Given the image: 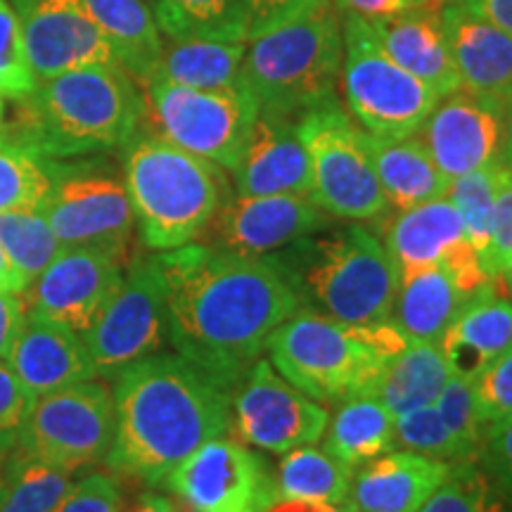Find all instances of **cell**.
Instances as JSON below:
<instances>
[{
	"mask_svg": "<svg viewBox=\"0 0 512 512\" xmlns=\"http://www.w3.org/2000/svg\"><path fill=\"white\" fill-rule=\"evenodd\" d=\"M157 264L171 347L228 389L266 354L273 332L304 306L278 254L249 256L190 242L157 252Z\"/></svg>",
	"mask_w": 512,
	"mask_h": 512,
	"instance_id": "6da1fadb",
	"label": "cell"
},
{
	"mask_svg": "<svg viewBox=\"0 0 512 512\" xmlns=\"http://www.w3.org/2000/svg\"><path fill=\"white\" fill-rule=\"evenodd\" d=\"M114 380V475L159 486L207 441L230 432V389L181 354H152Z\"/></svg>",
	"mask_w": 512,
	"mask_h": 512,
	"instance_id": "7a4b0ae2",
	"label": "cell"
},
{
	"mask_svg": "<svg viewBox=\"0 0 512 512\" xmlns=\"http://www.w3.org/2000/svg\"><path fill=\"white\" fill-rule=\"evenodd\" d=\"M145 124L138 81L119 64H91L36 81L0 133L48 159L124 147Z\"/></svg>",
	"mask_w": 512,
	"mask_h": 512,
	"instance_id": "3957f363",
	"label": "cell"
},
{
	"mask_svg": "<svg viewBox=\"0 0 512 512\" xmlns=\"http://www.w3.org/2000/svg\"><path fill=\"white\" fill-rule=\"evenodd\" d=\"M121 150L124 183L143 245L169 252L200 240L230 195L221 166L143 128Z\"/></svg>",
	"mask_w": 512,
	"mask_h": 512,
	"instance_id": "277c9868",
	"label": "cell"
},
{
	"mask_svg": "<svg viewBox=\"0 0 512 512\" xmlns=\"http://www.w3.org/2000/svg\"><path fill=\"white\" fill-rule=\"evenodd\" d=\"M408 344V337L389 323L351 325L309 306L273 332L268 361L287 382L320 403H337L370 394L384 366Z\"/></svg>",
	"mask_w": 512,
	"mask_h": 512,
	"instance_id": "5b68a950",
	"label": "cell"
},
{
	"mask_svg": "<svg viewBox=\"0 0 512 512\" xmlns=\"http://www.w3.org/2000/svg\"><path fill=\"white\" fill-rule=\"evenodd\" d=\"M275 254L309 309L351 325L392 320L399 273L384 242L361 223L328 226Z\"/></svg>",
	"mask_w": 512,
	"mask_h": 512,
	"instance_id": "8992f818",
	"label": "cell"
},
{
	"mask_svg": "<svg viewBox=\"0 0 512 512\" xmlns=\"http://www.w3.org/2000/svg\"><path fill=\"white\" fill-rule=\"evenodd\" d=\"M323 0L304 15L249 38L242 81L259 110L299 119L335 95L342 69V24Z\"/></svg>",
	"mask_w": 512,
	"mask_h": 512,
	"instance_id": "52a82bcc",
	"label": "cell"
},
{
	"mask_svg": "<svg viewBox=\"0 0 512 512\" xmlns=\"http://www.w3.org/2000/svg\"><path fill=\"white\" fill-rule=\"evenodd\" d=\"M342 15V93L351 119L370 136H415L441 95L396 64L380 46L368 19Z\"/></svg>",
	"mask_w": 512,
	"mask_h": 512,
	"instance_id": "ba28073f",
	"label": "cell"
},
{
	"mask_svg": "<svg viewBox=\"0 0 512 512\" xmlns=\"http://www.w3.org/2000/svg\"><path fill=\"white\" fill-rule=\"evenodd\" d=\"M311 166V200L339 221H375L387 211L366 131L344 112L335 95L297 119Z\"/></svg>",
	"mask_w": 512,
	"mask_h": 512,
	"instance_id": "9c48e42d",
	"label": "cell"
},
{
	"mask_svg": "<svg viewBox=\"0 0 512 512\" xmlns=\"http://www.w3.org/2000/svg\"><path fill=\"white\" fill-rule=\"evenodd\" d=\"M145 121L164 140L185 152L233 171L238 166L252 128L259 119V102L245 81L233 88L202 91L150 79L140 83Z\"/></svg>",
	"mask_w": 512,
	"mask_h": 512,
	"instance_id": "30bf717a",
	"label": "cell"
},
{
	"mask_svg": "<svg viewBox=\"0 0 512 512\" xmlns=\"http://www.w3.org/2000/svg\"><path fill=\"white\" fill-rule=\"evenodd\" d=\"M41 211L62 247H93L131 261V197L124 178L100 159H55L53 188Z\"/></svg>",
	"mask_w": 512,
	"mask_h": 512,
	"instance_id": "8fae6325",
	"label": "cell"
},
{
	"mask_svg": "<svg viewBox=\"0 0 512 512\" xmlns=\"http://www.w3.org/2000/svg\"><path fill=\"white\" fill-rule=\"evenodd\" d=\"M95 377L112 380L140 358L159 354L169 342L166 287L157 254L138 256L91 330L83 335Z\"/></svg>",
	"mask_w": 512,
	"mask_h": 512,
	"instance_id": "7c38bea8",
	"label": "cell"
},
{
	"mask_svg": "<svg viewBox=\"0 0 512 512\" xmlns=\"http://www.w3.org/2000/svg\"><path fill=\"white\" fill-rule=\"evenodd\" d=\"M114 422L112 389L93 377L38 396L17 446L76 475L107 458Z\"/></svg>",
	"mask_w": 512,
	"mask_h": 512,
	"instance_id": "4fadbf2b",
	"label": "cell"
},
{
	"mask_svg": "<svg viewBox=\"0 0 512 512\" xmlns=\"http://www.w3.org/2000/svg\"><path fill=\"white\" fill-rule=\"evenodd\" d=\"M328 418L323 403L287 382L264 356L230 389V432L275 456L323 439Z\"/></svg>",
	"mask_w": 512,
	"mask_h": 512,
	"instance_id": "5bb4252c",
	"label": "cell"
},
{
	"mask_svg": "<svg viewBox=\"0 0 512 512\" xmlns=\"http://www.w3.org/2000/svg\"><path fill=\"white\" fill-rule=\"evenodd\" d=\"M159 486L190 512H268L278 503L271 465L226 434L197 448Z\"/></svg>",
	"mask_w": 512,
	"mask_h": 512,
	"instance_id": "9a60e30c",
	"label": "cell"
},
{
	"mask_svg": "<svg viewBox=\"0 0 512 512\" xmlns=\"http://www.w3.org/2000/svg\"><path fill=\"white\" fill-rule=\"evenodd\" d=\"M384 247L392 256L396 273L422 266H444L467 297L489 283L482 259L465 235L463 219L448 197L396 209L382 226Z\"/></svg>",
	"mask_w": 512,
	"mask_h": 512,
	"instance_id": "2e32d148",
	"label": "cell"
},
{
	"mask_svg": "<svg viewBox=\"0 0 512 512\" xmlns=\"http://www.w3.org/2000/svg\"><path fill=\"white\" fill-rule=\"evenodd\" d=\"M124 261L93 247H62L22 292L29 313L86 335L110 304L126 273Z\"/></svg>",
	"mask_w": 512,
	"mask_h": 512,
	"instance_id": "e0dca14e",
	"label": "cell"
},
{
	"mask_svg": "<svg viewBox=\"0 0 512 512\" xmlns=\"http://www.w3.org/2000/svg\"><path fill=\"white\" fill-rule=\"evenodd\" d=\"M36 81L91 64H119L83 0H8Z\"/></svg>",
	"mask_w": 512,
	"mask_h": 512,
	"instance_id": "ac0fdd59",
	"label": "cell"
},
{
	"mask_svg": "<svg viewBox=\"0 0 512 512\" xmlns=\"http://www.w3.org/2000/svg\"><path fill=\"white\" fill-rule=\"evenodd\" d=\"M503 102L463 88L441 95L418 131L441 174L458 178L501 162Z\"/></svg>",
	"mask_w": 512,
	"mask_h": 512,
	"instance_id": "d6986e66",
	"label": "cell"
},
{
	"mask_svg": "<svg viewBox=\"0 0 512 512\" xmlns=\"http://www.w3.org/2000/svg\"><path fill=\"white\" fill-rule=\"evenodd\" d=\"M332 226L309 195H238L230 192L211 221L214 242L249 256L283 252L292 242Z\"/></svg>",
	"mask_w": 512,
	"mask_h": 512,
	"instance_id": "ffe728a7",
	"label": "cell"
},
{
	"mask_svg": "<svg viewBox=\"0 0 512 512\" xmlns=\"http://www.w3.org/2000/svg\"><path fill=\"white\" fill-rule=\"evenodd\" d=\"M233 178L238 195L311 197V166L297 119L259 112Z\"/></svg>",
	"mask_w": 512,
	"mask_h": 512,
	"instance_id": "44dd1931",
	"label": "cell"
},
{
	"mask_svg": "<svg viewBox=\"0 0 512 512\" xmlns=\"http://www.w3.org/2000/svg\"><path fill=\"white\" fill-rule=\"evenodd\" d=\"M5 363L36 396L60 392L95 377L83 337L29 311Z\"/></svg>",
	"mask_w": 512,
	"mask_h": 512,
	"instance_id": "7402d4cb",
	"label": "cell"
},
{
	"mask_svg": "<svg viewBox=\"0 0 512 512\" xmlns=\"http://www.w3.org/2000/svg\"><path fill=\"white\" fill-rule=\"evenodd\" d=\"M370 27L387 55L415 79L427 83L439 95L458 91L460 79L446 43L441 10H434L430 0H420L394 15L373 19Z\"/></svg>",
	"mask_w": 512,
	"mask_h": 512,
	"instance_id": "603a6c76",
	"label": "cell"
},
{
	"mask_svg": "<svg viewBox=\"0 0 512 512\" xmlns=\"http://www.w3.org/2000/svg\"><path fill=\"white\" fill-rule=\"evenodd\" d=\"M448 470L451 463L394 448L356 467L347 505L354 512H418Z\"/></svg>",
	"mask_w": 512,
	"mask_h": 512,
	"instance_id": "cb8c5ba5",
	"label": "cell"
},
{
	"mask_svg": "<svg viewBox=\"0 0 512 512\" xmlns=\"http://www.w3.org/2000/svg\"><path fill=\"white\" fill-rule=\"evenodd\" d=\"M441 24L460 88L486 98H508L512 93V36L467 10L463 3L446 5L441 10Z\"/></svg>",
	"mask_w": 512,
	"mask_h": 512,
	"instance_id": "d4e9b609",
	"label": "cell"
},
{
	"mask_svg": "<svg viewBox=\"0 0 512 512\" xmlns=\"http://www.w3.org/2000/svg\"><path fill=\"white\" fill-rule=\"evenodd\" d=\"M453 375L472 380L512 347V299L489 280L460 306L439 339Z\"/></svg>",
	"mask_w": 512,
	"mask_h": 512,
	"instance_id": "484cf974",
	"label": "cell"
},
{
	"mask_svg": "<svg viewBox=\"0 0 512 512\" xmlns=\"http://www.w3.org/2000/svg\"><path fill=\"white\" fill-rule=\"evenodd\" d=\"M377 181L394 209L446 197L451 178L441 174L418 133L406 138H380L366 133Z\"/></svg>",
	"mask_w": 512,
	"mask_h": 512,
	"instance_id": "4316f807",
	"label": "cell"
},
{
	"mask_svg": "<svg viewBox=\"0 0 512 512\" xmlns=\"http://www.w3.org/2000/svg\"><path fill=\"white\" fill-rule=\"evenodd\" d=\"M467 299L444 266L415 268L399 275L392 323L408 339L439 342Z\"/></svg>",
	"mask_w": 512,
	"mask_h": 512,
	"instance_id": "83f0119b",
	"label": "cell"
},
{
	"mask_svg": "<svg viewBox=\"0 0 512 512\" xmlns=\"http://www.w3.org/2000/svg\"><path fill=\"white\" fill-rule=\"evenodd\" d=\"M83 3L110 43L119 67H124L138 81V86L152 79L162 57L164 38L150 5L145 0H83Z\"/></svg>",
	"mask_w": 512,
	"mask_h": 512,
	"instance_id": "f1b7e54d",
	"label": "cell"
},
{
	"mask_svg": "<svg viewBox=\"0 0 512 512\" xmlns=\"http://www.w3.org/2000/svg\"><path fill=\"white\" fill-rule=\"evenodd\" d=\"M247 41H216V38H169L152 79L202 91H219L242 83ZM150 81V79H147Z\"/></svg>",
	"mask_w": 512,
	"mask_h": 512,
	"instance_id": "f546056e",
	"label": "cell"
},
{
	"mask_svg": "<svg viewBox=\"0 0 512 512\" xmlns=\"http://www.w3.org/2000/svg\"><path fill=\"white\" fill-rule=\"evenodd\" d=\"M394 413L375 394L337 401L323 434V448L349 467L394 451Z\"/></svg>",
	"mask_w": 512,
	"mask_h": 512,
	"instance_id": "4dcf8cb0",
	"label": "cell"
},
{
	"mask_svg": "<svg viewBox=\"0 0 512 512\" xmlns=\"http://www.w3.org/2000/svg\"><path fill=\"white\" fill-rule=\"evenodd\" d=\"M451 375L453 370L439 342L408 339L406 347L389 358L370 394H375L396 418L437 401Z\"/></svg>",
	"mask_w": 512,
	"mask_h": 512,
	"instance_id": "1f68e13d",
	"label": "cell"
},
{
	"mask_svg": "<svg viewBox=\"0 0 512 512\" xmlns=\"http://www.w3.org/2000/svg\"><path fill=\"white\" fill-rule=\"evenodd\" d=\"M354 467L332 456L325 448L299 446L283 453L275 470L278 501L344 505L349 498Z\"/></svg>",
	"mask_w": 512,
	"mask_h": 512,
	"instance_id": "d6a6232c",
	"label": "cell"
},
{
	"mask_svg": "<svg viewBox=\"0 0 512 512\" xmlns=\"http://www.w3.org/2000/svg\"><path fill=\"white\" fill-rule=\"evenodd\" d=\"M74 484V472L29 456L15 446L5 453L0 512H57Z\"/></svg>",
	"mask_w": 512,
	"mask_h": 512,
	"instance_id": "836d02e7",
	"label": "cell"
},
{
	"mask_svg": "<svg viewBox=\"0 0 512 512\" xmlns=\"http://www.w3.org/2000/svg\"><path fill=\"white\" fill-rule=\"evenodd\" d=\"M155 19L166 38L249 41L245 0H155Z\"/></svg>",
	"mask_w": 512,
	"mask_h": 512,
	"instance_id": "e575fe53",
	"label": "cell"
},
{
	"mask_svg": "<svg viewBox=\"0 0 512 512\" xmlns=\"http://www.w3.org/2000/svg\"><path fill=\"white\" fill-rule=\"evenodd\" d=\"M0 252L27 290L62 252V245L41 207L15 209L0 214Z\"/></svg>",
	"mask_w": 512,
	"mask_h": 512,
	"instance_id": "d590c367",
	"label": "cell"
},
{
	"mask_svg": "<svg viewBox=\"0 0 512 512\" xmlns=\"http://www.w3.org/2000/svg\"><path fill=\"white\" fill-rule=\"evenodd\" d=\"M55 159L41 157L0 133V214L36 209L53 188Z\"/></svg>",
	"mask_w": 512,
	"mask_h": 512,
	"instance_id": "8d00e7d4",
	"label": "cell"
},
{
	"mask_svg": "<svg viewBox=\"0 0 512 512\" xmlns=\"http://www.w3.org/2000/svg\"><path fill=\"white\" fill-rule=\"evenodd\" d=\"M418 512H512V498L498 489L477 460H467L451 465Z\"/></svg>",
	"mask_w": 512,
	"mask_h": 512,
	"instance_id": "74e56055",
	"label": "cell"
},
{
	"mask_svg": "<svg viewBox=\"0 0 512 512\" xmlns=\"http://www.w3.org/2000/svg\"><path fill=\"white\" fill-rule=\"evenodd\" d=\"M501 178L503 166L494 164L472 171V174L451 178L446 190V197L458 209L467 240L475 247L479 259H484L491 245V221H494V202Z\"/></svg>",
	"mask_w": 512,
	"mask_h": 512,
	"instance_id": "f35d334b",
	"label": "cell"
},
{
	"mask_svg": "<svg viewBox=\"0 0 512 512\" xmlns=\"http://www.w3.org/2000/svg\"><path fill=\"white\" fill-rule=\"evenodd\" d=\"M394 448L420 453V456L441 460V463H460L458 446L441 418L437 403L396 415Z\"/></svg>",
	"mask_w": 512,
	"mask_h": 512,
	"instance_id": "ab89813d",
	"label": "cell"
},
{
	"mask_svg": "<svg viewBox=\"0 0 512 512\" xmlns=\"http://www.w3.org/2000/svg\"><path fill=\"white\" fill-rule=\"evenodd\" d=\"M434 403H437L441 418H444L448 432L456 441L460 463L477 460L484 439V427L477 420L470 380L460 375H451V380L446 382V387L441 389Z\"/></svg>",
	"mask_w": 512,
	"mask_h": 512,
	"instance_id": "60d3db41",
	"label": "cell"
},
{
	"mask_svg": "<svg viewBox=\"0 0 512 512\" xmlns=\"http://www.w3.org/2000/svg\"><path fill=\"white\" fill-rule=\"evenodd\" d=\"M36 76L24 53L22 31L8 0H0V98L22 100L34 91Z\"/></svg>",
	"mask_w": 512,
	"mask_h": 512,
	"instance_id": "b9f144b4",
	"label": "cell"
},
{
	"mask_svg": "<svg viewBox=\"0 0 512 512\" xmlns=\"http://www.w3.org/2000/svg\"><path fill=\"white\" fill-rule=\"evenodd\" d=\"M477 420L484 430L512 420V347L470 380Z\"/></svg>",
	"mask_w": 512,
	"mask_h": 512,
	"instance_id": "7bdbcfd3",
	"label": "cell"
},
{
	"mask_svg": "<svg viewBox=\"0 0 512 512\" xmlns=\"http://www.w3.org/2000/svg\"><path fill=\"white\" fill-rule=\"evenodd\" d=\"M36 399L38 396L19 380L15 370L0 361V453L17 446Z\"/></svg>",
	"mask_w": 512,
	"mask_h": 512,
	"instance_id": "ee69618b",
	"label": "cell"
},
{
	"mask_svg": "<svg viewBox=\"0 0 512 512\" xmlns=\"http://www.w3.org/2000/svg\"><path fill=\"white\" fill-rule=\"evenodd\" d=\"M126 498L114 472H88L76 479L57 512H124Z\"/></svg>",
	"mask_w": 512,
	"mask_h": 512,
	"instance_id": "f6af8a7d",
	"label": "cell"
},
{
	"mask_svg": "<svg viewBox=\"0 0 512 512\" xmlns=\"http://www.w3.org/2000/svg\"><path fill=\"white\" fill-rule=\"evenodd\" d=\"M512 256V174L503 166V178L498 185L494 202V221H491V245L484 254L482 266L491 280L501 275L505 261Z\"/></svg>",
	"mask_w": 512,
	"mask_h": 512,
	"instance_id": "bcb514c9",
	"label": "cell"
},
{
	"mask_svg": "<svg viewBox=\"0 0 512 512\" xmlns=\"http://www.w3.org/2000/svg\"><path fill=\"white\" fill-rule=\"evenodd\" d=\"M477 463L512 498V420L484 430Z\"/></svg>",
	"mask_w": 512,
	"mask_h": 512,
	"instance_id": "7dc6e473",
	"label": "cell"
},
{
	"mask_svg": "<svg viewBox=\"0 0 512 512\" xmlns=\"http://www.w3.org/2000/svg\"><path fill=\"white\" fill-rule=\"evenodd\" d=\"M318 3H323V0H245L247 38L290 22V19L316 8Z\"/></svg>",
	"mask_w": 512,
	"mask_h": 512,
	"instance_id": "c3c4849f",
	"label": "cell"
},
{
	"mask_svg": "<svg viewBox=\"0 0 512 512\" xmlns=\"http://www.w3.org/2000/svg\"><path fill=\"white\" fill-rule=\"evenodd\" d=\"M24 320H27V304L22 294L0 290V361H8Z\"/></svg>",
	"mask_w": 512,
	"mask_h": 512,
	"instance_id": "681fc988",
	"label": "cell"
},
{
	"mask_svg": "<svg viewBox=\"0 0 512 512\" xmlns=\"http://www.w3.org/2000/svg\"><path fill=\"white\" fill-rule=\"evenodd\" d=\"M332 3L337 5L339 12H351V15L368 19V22L394 15V12H401L408 5H413L411 0H332Z\"/></svg>",
	"mask_w": 512,
	"mask_h": 512,
	"instance_id": "f907efd6",
	"label": "cell"
},
{
	"mask_svg": "<svg viewBox=\"0 0 512 512\" xmlns=\"http://www.w3.org/2000/svg\"><path fill=\"white\" fill-rule=\"evenodd\" d=\"M463 5L512 36V0H463Z\"/></svg>",
	"mask_w": 512,
	"mask_h": 512,
	"instance_id": "816d5d0a",
	"label": "cell"
},
{
	"mask_svg": "<svg viewBox=\"0 0 512 512\" xmlns=\"http://www.w3.org/2000/svg\"><path fill=\"white\" fill-rule=\"evenodd\" d=\"M131 512H190L178 498H169L157 491H145L138 496L136 505Z\"/></svg>",
	"mask_w": 512,
	"mask_h": 512,
	"instance_id": "f5cc1de1",
	"label": "cell"
},
{
	"mask_svg": "<svg viewBox=\"0 0 512 512\" xmlns=\"http://www.w3.org/2000/svg\"><path fill=\"white\" fill-rule=\"evenodd\" d=\"M501 166L512 174V93L503 102V145H501Z\"/></svg>",
	"mask_w": 512,
	"mask_h": 512,
	"instance_id": "db71d44e",
	"label": "cell"
},
{
	"mask_svg": "<svg viewBox=\"0 0 512 512\" xmlns=\"http://www.w3.org/2000/svg\"><path fill=\"white\" fill-rule=\"evenodd\" d=\"M268 512H354L347 503L344 505H318V503H294L278 501Z\"/></svg>",
	"mask_w": 512,
	"mask_h": 512,
	"instance_id": "11a10c76",
	"label": "cell"
},
{
	"mask_svg": "<svg viewBox=\"0 0 512 512\" xmlns=\"http://www.w3.org/2000/svg\"><path fill=\"white\" fill-rule=\"evenodd\" d=\"M0 290H8V292H17L22 294L24 292V285L19 283V278L12 271L8 259H5L3 252H0Z\"/></svg>",
	"mask_w": 512,
	"mask_h": 512,
	"instance_id": "9f6ffc18",
	"label": "cell"
},
{
	"mask_svg": "<svg viewBox=\"0 0 512 512\" xmlns=\"http://www.w3.org/2000/svg\"><path fill=\"white\" fill-rule=\"evenodd\" d=\"M496 280H498V285H501V290L512 299V256H510L508 261H505L503 271H501V275H498Z\"/></svg>",
	"mask_w": 512,
	"mask_h": 512,
	"instance_id": "6f0895ef",
	"label": "cell"
},
{
	"mask_svg": "<svg viewBox=\"0 0 512 512\" xmlns=\"http://www.w3.org/2000/svg\"><path fill=\"white\" fill-rule=\"evenodd\" d=\"M3 124H5V102L0 98V128H3Z\"/></svg>",
	"mask_w": 512,
	"mask_h": 512,
	"instance_id": "680465c9",
	"label": "cell"
},
{
	"mask_svg": "<svg viewBox=\"0 0 512 512\" xmlns=\"http://www.w3.org/2000/svg\"><path fill=\"white\" fill-rule=\"evenodd\" d=\"M3 465H5V453H0V482H3Z\"/></svg>",
	"mask_w": 512,
	"mask_h": 512,
	"instance_id": "91938a15",
	"label": "cell"
},
{
	"mask_svg": "<svg viewBox=\"0 0 512 512\" xmlns=\"http://www.w3.org/2000/svg\"><path fill=\"white\" fill-rule=\"evenodd\" d=\"M411 3H420V0H411Z\"/></svg>",
	"mask_w": 512,
	"mask_h": 512,
	"instance_id": "94428289",
	"label": "cell"
}]
</instances>
